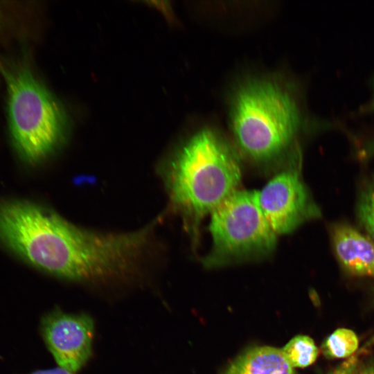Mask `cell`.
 Returning a JSON list of instances; mask_svg holds the SVG:
<instances>
[{
    "label": "cell",
    "instance_id": "cell-2",
    "mask_svg": "<svg viewBox=\"0 0 374 374\" xmlns=\"http://www.w3.org/2000/svg\"><path fill=\"white\" fill-rule=\"evenodd\" d=\"M229 122L239 153L259 166L279 168L296 146L303 118L293 89L269 76L251 77L233 89Z\"/></svg>",
    "mask_w": 374,
    "mask_h": 374
},
{
    "label": "cell",
    "instance_id": "cell-16",
    "mask_svg": "<svg viewBox=\"0 0 374 374\" xmlns=\"http://www.w3.org/2000/svg\"><path fill=\"white\" fill-rule=\"evenodd\" d=\"M373 109H374V93H373V100H372V105H371Z\"/></svg>",
    "mask_w": 374,
    "mask_h": 374
},
{
    "label": "cell",
    "instance_id": "cell-3",
    "mask_svg": "<svg viewBox=\"0 0 374 374\" xmlns=\"http://www.w3.org/2000/svg\"><path fill=\"white\" fill-rule=\"evenodd\" d=\"M238 155L222 134L204 127L189 136L168 163L170 200L194 238L204 217L238 190L242 178Z\"/></svg>",
    "mask_w": 374,
    "mask_h": 374
},
{
    "label": "cell",
    "instance_id": "cell-13",
    "mask_svg": "<svg viewBox=\"0 0 374 374\" xmlns=\"http://www.w3.org/2000/svg\"><path fill=\"white\" fill-rule=\"evenodd\" d=\"M359 354H355L344 362L330 374H352L357 367Z\"/></svg>",
    "mask_w": 374,
    "mask_h": 374
},
{
    "label": "cell",
    "instance_id": "cell-10",
    "mask_svg": "<svg viewBox=\"0 0 374 374\" xmlns=\"http://www.w3.org/2000/svg\"><path fill=\"white\" fill-rule=\"evenodd\" d=\"M359 339L354 331L341 328L332 332L321 344V352L330 359L349 358L358 349Z\"/></svg>",
    "mask_w": 374,
    "mask_h": 374
},
{
    "label": "cell",
    "instance_id": "cell-6",
    "mask_svg": "<svg viewBox=\"0 0 374 374\" xmlns=\"http://www.w3.org/2000/svg\"><path fill=\"white\" fill-rule=\"evenodd\" d=\"M301 162L296 145L278 171L257 191L260 208L276 235L290 233L320 215L301 177Z\"/></svg>",
    "mask_w": 374,
    "mask_h": 374
},
{
    "label": "cell",
    "instance_id": "cell-12",
    "mask_svg": "<svg viewBox=\"0 0 374 374\" xmlns=\"http://www.w3.org/2000/svg\"><path fill=\"white\" fill-rule=\"evenodd\" d=\"M357 218L374 241V176L364 184L358 197Z\"/></svg>",
    "mask_w": 374,
    "mask_h": 374
},
{
    "label": "cell",
    "instance_id": "cell-9",
    "mask_svg": "<svg viewBox=\"0 0 374 374\" xmlns=\"http://www.w3.org/2000/svg\"><path fill=\"white\" fill-rule=\"evenodd\" d=\"M222 374H296L281 349L256 346L238 356Z\"/></svg>",
    "mask_w": 374,
    "mask_h": 374
},
{
    "label": "cell",
    "instance_id": "cell-5",
    "mask_svg": "<svg viewBox=\"0 0 374 374\" xmlns=\"http://www.w3.org/2000/svg\"><path fill=\"white\" fill-rule=\"evenodd\" d=\"M208 229L212 244L202 258L208 268L262 259L276 245L256 190H238L226 198L211 213Z\"/></svg>",
    "mask_w": 374,
    "mask_h": 374
},
{
    "label": "cell",
    "instance_id": "cell-1",
    "mask_svg": "<svg viewBox=\"0 0 374 374\" xmlns=\"http://www.w3.org/2000/svg\"><path fill=\"white\" fill-rule=\"evenodd\" d=\"M151 230L97 233L33 203L0 201V241L37 268L69 280L129 276L147 249Z\"/></svg>",
    "mask_w": 374,
    "mask_h": 374
},
{
    "label": "cell",
    "instance_id": "cell-11",
    "mask_svg": "<svg viewBox=\"0 0 374 374\" xmlns=\"http://www.w3.org/2000/svg\"><path fill=\"white\" fill-rule=\"evenodd\" d=\"M281 350L293 368L309 366L314 363L319 355V348L314 340L303 335L294 337Z\"/></svg>",
    "mask_w": 374,
    "mask_h": 374
},
{
    "label": "cell",
    "instance_id": "cell-15",
    "mask_svg": "<svg viewBox=\"0 0 374 374\" xmlns=\"http://www.w3.org/2000/svg\"><path fill=\"white\" fill-rule=\"evenodd\" d=\"M352 374H374V364L358 368L357 367Z\"/></svg>",
    "mask_w": 374,
    "mask_h": 374
},
{
    "label": "cell",
    "instance_id": "cell-4",
    "mask_svg": "<svg viewBox=\"0 0 374 374\" xmlns=\"http://www.w3.org/2000/svg\"><path fill=\"white\" fill-rule=\"evenodd\" d=\"M7 91L8 125L21 158L37 163L60 143L66 120L57 100L25 66H1Z\"/></svg>",
    "mask_w": 374,
    "mask_h": 374
},
{
    "label": "cell",
    "instance_id": "cell-7",
    "mask_svg": "<svg viewBox=\"0 0 374 374\" xmlns=\"http://www.w3.org/2000/svg\"><path fill=\"white\" fill-rule=\"evenodd\" d=\"M40 329L59 367L74 373L89 359L94 334V323L90 316L53 310L42 317Z\"/></svg>",
    "mask_w": 374,
    "mask_h": 374
},
{
    "label": "cell",
    "instance_id": "cell-14",
    "mask_svg": "<svg viewBox=\"0 0 374 374\" xmlns=\"http://www.w3.org/2000/svg\"><path fill=\"white\" fill-rule=\"evenodd\" d=\"M28 374H74V373L61 367H57L49 369L37 370Z\"/></svg>",
    "mask_w": 374,
    "mask_h": 374
},
{
    "label": "cell",
    "instance_id": "cell-8",
    "mask_svg": "<svg viewBox=\"0 0 374 374\" xmlns=\"http://www.w3.org/2000/svg\"><path fill=\"white\" fill-rule=\"evenodd\" d=\"M331 238L336 257L348 273L374 278V242L345 224L335 225Z\"/></svg>",
    "mask_w": 374,
    "mask_h": 374
}]
</instances>
